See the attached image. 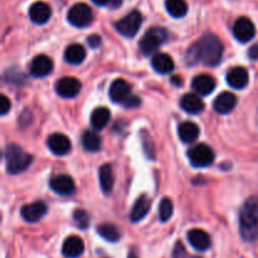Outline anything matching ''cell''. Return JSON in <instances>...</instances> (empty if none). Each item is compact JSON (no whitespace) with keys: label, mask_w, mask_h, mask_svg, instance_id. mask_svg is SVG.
<instances>
[{"label":"cell","mask_w":258,"mask_h":258,"mask_svg":"<svg viewBox=\"0 0 258 258\" xmlns=\"http://www.w3.org/2000/svg\"><path fill=\"white\" fill-rule=\"evenodd\" d=\"M222 55H223V44L221 39L216 34L208 33L189 48L186 53V62L188 64L202 62L206 66L213 67L221 62Z\"/></svg>","instance_id":"obj_1"},{"label":"cell","mask_w":258,"mask_h":258,"mask_svg":"<svg viewBox=\"0 0 258 258\" xmlns=\"http://www.w3.org/2000/svg\"><path fill=\"white\" fill-rule=\"evenodd\" d=\"M239 231L246 242L258 238V198L252 197L244 202L239 213Z\"/></svg>","instance_id":"obj_2"},{"label":"cell","mask_w":258,"mask_h":258,"mask_svg":"<svg viewBox=\"0 0 258 258\" xmlns=\"http://www.w3.org/2000/svg\"><path fill=\"white\" fill-rule=\"evenodd\" d=\"M5 168L9 174H19L24 171L32 163V156L23 150L19 145L9 144L4 151Z\"/></svg>","instance_id":"obj_3"},{"label":"cell","mask_w":258,"mask_h":258,"mask_svg":"<svg viewBox=\"0 0 258 258\" xmlns=\"http://www.w3.org/2000/svg\"><path fill=\"white\" fill-rule=\"evenodd\" d=\"M168 38V32L164 28H150L140 40V49L145 55H151Z\"/></svg>","instance_id":"obj_4"},{"label":"cell","mask_w":258,"mask_h":258,"mask_svg":"<svg viewBox=\"0 0 258 258\" xmlns=\"http://www.w3.org/2000/svg\"><path fill=\"white\" fill-rule=\"evenodd\" d=\"M141 23H143V15L138 10H133L125 18L118 20L115 27L121 35L126 38H133L140 30Z\"/></svg>","instance_id":"obj_5"},{"label":"cell","mask_w":258,"mask_h":258,"mask_svg":"<svg viewBox=\"0 0 258 258\" xmlns=\"http://www.w3.org/2000/svg\"><path fill=\"white\" fill-rule=\"evenodd\" d=\"M68 22L77 28H85L92 23L93 13L92 9L85 3H77L73 5L68 12Z\"/></svg>","instance_id":"obj_6"},{"label":"cell","mask_w":258,"mask_h":258,"mask_svg":"<svg viewBox=\"0 0 258 258\" xmlns=\"http://www.w3.org/2000/svg\"><path fill=\"white\" fill-rule=\"evenodd\" d=\"M189 160L196 168H206L213 164L214 151L206 144H199L189 150Z\"/></svg>","instance_id":"obj_7"},{"label":"cell","mask_w":258,"mask_h":258,"mask_svg":"<svg viewBox=\"0 0 258 258\" xmlns=\"http://www.w3.org/2000/svg\"><path fill=\"white\" fill-rule=\"evenodd\" d=\"M233 35L238 42L247 43L254 38V35H256V28H254V24L248 18L242 17L234 23Z\"/></svg>","instance_id":"obj_8"},{"label":"cell","mask_w":258,"mask_h":258,"mask_svg":"<svg viewBox=\"0 0 258 258\" xmlns=\"http://www.w3.org/2000/svg\"><path fill=\"white\" fill-rule=\"evenodd\" d=\"M55 91L63 98H73L80 93L81 83L75 77H63L55 83Z\"/></svg>","instance_id":"obj_9"},{"label":"cell","mask_w":258,"mask_h":258,"mask_svg":"<svg viewBox=\"0 0 258 258\" xmlns=\"http://www.w3.org/2000/svg\"><path fill=\"white\" fill-rule=\"evenodd\" d=\"M48 207L43 202H34V203L27 204L22 208V217L29 223H35L40 221L47 214Z\"/></svg>","instance_id":"obj_10"},{"label":"cell","mask_w":258,"mask_h":258,"mask_svg":"<svg viewBox=\"0 0 258 258\" xmlns=\"http://www.w3.org/2000/svg\"><path fill=\"white\" fill-rule=\"evenodd\" d=\"M53 71V60L48 55L40 54L34 57V59L30 63V73L34 77L42 78L52 73Z\"/></svg>","instance_id":"obj_11"},{"label":"cell","mask_w":258,"mask_h":258,"mask_svg":"<svg viewBox=\"0 0 258 258\" xmlns=\"http://www.w3.org/2000/svg\"><path fill=\"white\" fill-rule=\"evenodd\" d=\"M50 188L54 193L60 194V196H71L75 193V181L70 175H57L50 180Z\"/></svg>","instance_id":"obj_12"},{"label":"cell","mask_w":258,"mask_h":258,"mask_svg":"<svg viewBox=\"0 0 258 258\" xmlns=\"http://www.w3.org/2000/svg\"><path fill=\"white\" fill-rule=\"evenodd\" d=\"M130 83L126 82L125 80H121V78L113 81L110 87V97L116 103H125V101L130 97Z\"/></svg>","instance_id":"obj_13"},{"label":"cell","mask_w":258,"mask_h":258,"mask_svg":"<svg viewBox=\"0 0 258 258\" xmlns=\"http://www.w3.org/2000/svg\"><path fill=\"white\" fill-rule=\"evenodd\" d=\"M48 148L55 155H66L71 150V141L63 134H53L48 138Z\"/></svg>","instance_id":"obj_14"},{"label":"cell","mask_w":258,"mask_h":258,"mask_svg":"<svg viewBox=\"0 0 258 258\" xmlns=\"http://www.w3.org/2000/svg\"><path fill=\"white\" fill-rule=\"evenodd\" d=\"M52 10L50 7L44 2H35L29 8V18L35 24H44L50 19Z\"/></svg>","instance_id":"obj_15"},{"label":"cell","mask_w":258,"mask_h":258,"mask_svg":"<svg viewBox=\"0 0 258 258\" xmlns=\"http://www.w3.org/2000/svg\"><path fill=\"white\" fill-rule=\"evenodd\" d=\"M248 81V72L243 67L232 68L228 72V75H227V82H228V85L232 88H236V90H243L244 87H247Z\"/></svg>","instance_id":"obj_16"},{"label":"cell","mask_w":258,"mask_h":258,"mask_svg":"<svg viewBox=\"0 0 258 258\" xmlns=\"http://www.w3.org/2000/svg\"><path fill=\"white\" fill-rule=\"evenodd\" d=\"M85 251V243L77 236L68 237L62 246L63 256L67 258H78L82 256Z\"/></svg>","instance_id":"obj_17"},{"label":"cell","mask_w":258,"mask_h":258,"mask_svg":"<svg viewBox=\"0 0 258 258\" xmlns=\"http://www.w3.org/2000/svg\"><path fill=\"white\" fill-rule=\"evenodd\" d=\"M237 105V97L231 92H223L214 100L213 107L216 112L222 113V115H227V113L232 112Z\"/></svg>","instance_id":"obj_18"},{"label":"cell","mask_w":258,"mask_h":258,"mask_svg":"<svg viewBox=\"0 0 258 258\" xmlns=\"http://www.w3.org/2000/svg\"><path fill=\"white\" fill-rule=\"evenodd\" d=\"M188 241L197 251H207L211 247V237L203 229H191L188 233Z\"/></svg>","instance_id":"obj_19"},{"label":"cell","mask_w":258,"mask_h":258,"mask_svg":"<svg viewBox=\"0 0 258 258\" xmlns=\"http://www.w3.org/2000/svg\"><path fill=\"white\" fill-rule=\"evenodd\" d=\"M216 80L209 75L197 76L193 80V83H191L194 91L202 96L211 95L214 91V88H216Z\"/></svg>","instance_id":"obj_20"},{"label":"cell","mask_w":258,"mask_h":258,"mask_svg":"<svg viewBox=\"0 0 258 258\" xmlns=\"http://www.w3.org/2000/svg\"><path fill=\"white\" fill-rule=\"evenodd\" d=\"M180 106L185 112L191 113V115H196L203 111L204 108V102L202 101V98L198 95H194V93H186L181 97L180 100Z\"/></svg>","instance_id":"obj_21"},{"label":"cell","mask_w":258,"mask_h":258,"mask_svg":"<svg viewBox=\"0 0 258 258\" xmlns=\"http://www.w3.org/2000/svg\"><path fill=\"white\" fill-rule=\"evenodd\" d=\"M98 176H100V185L103 193H112L113 184H115V175H113L112 166L110 164H105V165L101 166L100 171H98Z\"/></svg>","instance_id":"obj_22"},{"label":"cell","mask_w":258,"mask_h":258,"mask_svg":"<svg viewBox=\"0 0 258 258\" xmlns=\"http://www.w3.org/2000/svg\"><path fill=\"white\" fill-rule=\"evenodd\" d=\"M150 199L148 196H141L140 198L136 201V203L134 204L133 211H131L130 219L133 222H140L141 219H144L146 217V214L150 211Z\"/></svg>","instance_id":"obj_23"},{"label":"cell","mask_w":258,"mask_h":258,"mask_svg":"<svg viewBox=\"0 0 258 258\" xmlns=\"http://www.w3.org/2000/svg\"><path fill=\"white\" fill-rule=\"evenodd\" d=\"M151 64H153L154 70L161 75L170 73L174 70V60L166 53H158V54L154 55Z\"/></svg>","instance_id":"obj_24"},{"label":"cell","mask_w":258,"mask_h":258,"mask_svg":"<svg viewBox=\"0 0 258 258\" xmlns=\"http://www.w3.org/2000/svg\"><path fill=\"white\" fill-rule=\"evenodd\" d=\"M178 134H179V138H180V140L183 141V143L191 144L198 139L199 127L198 125H196L194 122L186 121V122H183L179 125Z\"/></svg>","instance_id":"obj_25"},{"label":"cell","mask_w":258,"mask_h":258,"mask_svg":"<svg viewBox=\"0 0 258 258\" xmlns=\"http://www.w3.org/2000/svg\"><path fill=\"white\" fill-rule=\"evenodd\" d=\"M111 118L110 110L106 107H97L91 115V125L95 130H102Z\"/></svg>","instance_id":"obj_26"},{"label":"cell","mask_w":258,"mask_h":258,"mask_svg":"<svg viewBox=\"0 0 258 258\" xmlns=\"http://www.w3.org/2000/svg\"><path fill=\"white\" fill-rule=\"evenodd\" d=\"M64 58L71 64H81L86 58V49L81 44H71L66 49Z\"/></svg>","instance_id":"obj_27"},{"label":"cell","mask_w":258,"mask_h":258,"mask_svg":"<svg viewBox=\"0 0 258 258\" xmlns=\"http://www.w3.org/2000/svg\"><path fill=\"white\" fill-rule=\"evenodd\" d=\"M82 145L90 153H96V151L100 150L102 140H101L100 135L95 131H86L82 136Z\"/></svg>","instance_id":"obj_28"},{"label":"cell","mask_w":258,"mask_h":258,"mask_svg":"<svg viewBox=\"0 0 258 258\" xmlns=\"http://www.w3.org/2000/svg\"><path fill=\"white\" fill-rule=\"evenodd\" d=\"M165 8L174 18H181L188 13V4L185 0H166Z\"/></svg>","instance_id":"obj_29"},{"label":"cell","mask_w":258,"mask_h":258,"mask_svg":"<svg viewBox=\"0 0 258 258\" xmlns=\"http://www.w3.org/2000/svg\"><path fill=\"white\" fill-rule=\"evenodd\" d=\"M97 231L98 234L108 242H117L121 237L120 231H118L117 227L113 226V224H101L97 228Z\"/></svg>","instance_id":"obj_30"},{"label":"cell","mask_w":258,"mask_h":258,"mask_svg":"<svg viewBox=\"0 0 258 258\" xmlns=\"http://www.w3.org/2000/svg\"><path fill=\"white\" fill-rule=\"evenodd\" d=\"M174 213V204L169 198H164L159 206V217L163 222H168Z\"/></svg>","instance_id":"obj_31"},{"label":"cell","mask_w":258,"mask_h":258,"mask_svg":"<svg viewBox=\"0 0 258 258\" xmlns=\"http://www.w3.org/2000/svg\"><path fill=\"white\" fill-rule=\"evenodd\" d=\"M73 219H75L76 224H77L78 228L86 229L90 223V218H88V214L86 213L83 209H77L73 214Z\"/></svg>","instance_id":"obj_32"},{"label":"cell","mask_w":258,"mask_h":258,"mask_svg":"<svg viewBox=\"0 0 258 258\" xmlns=\"http://www.w3.org/2000/svg\"><path fill=\"white\" fill-rule=\"evenodd\" d=\"M143 139H144V150H145L146 155L148 158L154 159L155 158V149H154V143H153V139L148 135V133L144 131L143 133Z\"/></svg>","instance_id":"obj_33"},{"label":"cell","mask_w":258,"mask_h":258,"mask_svg":"<svg viewBox=\"0 0 258 258\" xmlns=\"http://www.w3.org/2000/svg\"><path fill=\"white\" fill-rule=\"evenodd\" d=\"M10 107H12V103H10L9 98L4 95L0 96V113H2V116L7 115L9 112Z\"/></svg>","instance_id":"obj_34"},{"label":"cell","mask_w":258,"mask_h":258,"mask_svg":"<svg viewBox=\"0 0 258 258\" xmlns=\"http://www.w3.org/2000/svg\"><path fill=\"white\" fill-rule=\"evenodd\" d=\"M173 258H189L185 248H184L183 243H180V242H178L175 246V248H174Z\"/></svg>","instance_id":"obj_35"},{"label":"cell","mask_w":258,"mask_h":258,"mask_svg":"<svg viewBox=\"0 0 258 258\" xmlns=\"http://www.w3.org/2000/svg\"><path fill=\"white\" fill-rule=\"evenodd\" d=\"M140 102L141 101L139 97H136V96H130V97L125 101L123 105H125L126 108H135L138 107V106H140Z\"/></svg>","instance_id":"obj_36"},{"label":"cell","mask_w":258,"mask_h":258,"mask_svg":"<svg viewBox=\"0 0 258 258\" xmlns=\"http://www.w3.org/2000/svg\"><path fill=\"white\" fill-rule=\"evenodd\" d=\"M101 37L97 34H92L88 37V44H90L91 48H93V49H96V48H98L101 45Z\"/></svg>","instance_id":"obj_37"},{"label":"cell","mask_w":258,"mask_h":258,"mask_svg":"<svg viewBox=\"0 0 258 258\" xmlns=\"http://www.w3.org/2000/svg\"><path fill=\"white\" fill-rule=\"evenodd\" d=\"M248 57L251 58V59H253V60H257L258 59V45L257 44L253 45V47H252L251 49H249Z\"/></svg>","instance_id":"obj_38"},{"label":"cell","mask_w":258,"mask_h":258,"mask_svg":"<svg viewBox=\"0 0 258 258\" xmlns=\"http://www.w3.org/2000/svg\"><path fill=\"white\" fill-rule=\"evenodd\" d=\"M171 82L175 83L176 86H181V85H183V81H181V78L178 77V76H175V77H173V80H171Z\"/></svg>","instance_id":"obj_39"},{"label":"cell","mask_w":258,"mask_h":258,"mask_svg":"<svg viewBox=\"0 0 258 258\" xmlns=\"http://www.w3.org/2000/svg\"><path fill=\"white\" fill-rule=\"evenodd\" d=\"M92 2L97 5H106L110 0H92Z\"/></svg>","instance_id":"obj_40"},{"label":"cell","mask_w":258,"mask_h":258,"mask_svg":"<svg viewBox=\"0 0 258 258\" xmlns=\"http://www.w3.org/2000/svg\"><path fill=\"white\" fill-rule=\"evenodd\" d=\"M130 258H136V257H135V256H131Z\"/></svg>","instance_id":"obj_41"},{"label":"cell","mask_w":258,"mask_h":258,"mask_svg":"<svg viewBox=\"0 0 258 258\" xmlns=\"http://www.w3.org/2000/svg\"><path fill=\"white\" fill-rule=\"evenodd\" d=\"M194 258H199V257H194Z\"/></svg>","instance_id":"obj_42"}]
</instances>
